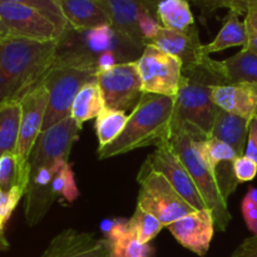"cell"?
I'll list each match as a JSON object with an SVG mask.
<instances>
[{
	"label": "cell",
	"instance_id": "obj_1",
	"mask_svg": "<svg viewBox=\"0 0 257 257\" xmlns=\"http://www.w3.org/2000/svg\"><path fill=\"white\" fill-rule=\"evenodd\" d=\"M60 39L40 42L0 35V103L22 99L54 63Z\"/></svg>",
	"mask_w": 257,
	"mask_h": 257
},
{
	"label": "cell",
	"instance_id": "obj_2",
	"mask_svg": "<svg viewBox=\"0 0 257 257\" xmlns=\"http://www.w3.org/2000/svg\"><path fill=\"white\" fill-rule=\"evenodd\" d=\"M210 57L200 64L182 69L180 88L176 94L172 117V133L185 132L196 141L210 138L218 107L211 93L215 85L226 84L211 67Z\"/></svg>",
	"mask_w": 257,
	"mask_h": 257
},
{
	"label": "cell",
	"instance_id": "obj_3",
	"mask_svg": "<svg viewBox=\"0 0 257 257\" xmlns=\"http://www.w3.org/2000/svg\"><path fill=\"white\" fill-rule=\"evenodd\" d=\"M175 99L145 93L128 115L124 130L110 145L98 150L99 160H108L148 146L166 145L172 136Z\"/></svg>",
	"mask_w": 257,
	"mask_h": 257
},
{
	"label": "cell",
	"instance_id": "obj_4",
	"mask_svg": "<svg viewBox=\"0 0 257 257\" xmlns=\"http://www.w3.org/2000/svg\"><path fill=\"white\" fill-rule=\"evenodd\" d=\"M109 52L117 54L122 63L136 62L142 55L143 48L136 45L110 24L87 30H74L69 27L60 38L55 59L97 70L98 58Z\"/></svg>",
	"mask_w": 257,
	"mask_h": 257
},
{
	"label": "cell",
	"instance_id": "obj_5",
	"mask_svg": "<svg viewBox=\"0 0 257 257\" xmlns=\"http://www.w3.org/2000/svg\"><path fill=\"white\" fill-rule=\"evenodd\" d=\"M201 142L202 141H196L187 133L176 132L172 133L168 145L185 165L186 170L197 186L207 208L212 212L215 225L221 231H226L232 217L228 211L227 202L221 195L215 175L203 158Z\"/></svg>",
	"mask_w": 257,
	"mask_h": 257
},
{
	"label": "cell",
	"instance_id": "obj_6",
	"mask_svg": "<svg viewBox=\"0 0 257 257\" xmlns=\"http://www.w3.org/2000/svg\"><path fill=\"white\" fill-rule=\"evenodd\" d=\"M97 70L55 59L42 82L48 92L43 131L70 115V109L83 85L95 79Z\"/></svg>",
	"mask_w": 257,
	"mask_h": 257
},
{
	"label": "cell",
	"instance_id": "obj_7",
	"mask_svg": "<svg viewBox=\"0 0 257 257\" xmlns=\"http://www.w3.org/2000/svg\"><path fill=\"white\" fill-rule=\"evenodd\" d=\"M137 181L140 183L137 206L155 216L165 227L196 211L148 160L141 167Z\"/></svg>",
	"mask_w": 257,
	"mask_h": 257
},
{
	"label": "cell",
	"instance_id": "obj_8",
	"mask_svg": "<svg viewBox=\"0 0 257 257\" xmlns=\"http://www.w3.org/2000/svg\"><path fill=\"white\" fill-rule=\"evenodd\" d=\"M143 93L175 98L180 88L183 64L178 58L152 45H146L136 60Z\"/></svg>",
	"mask_w": 257,
	"mask_h": 257
},
{
	"label": "cell",
	"instance_id": "obj_9",
	"mask_svg": "<svg viewBox=\"0 0 257 257\" xmlns=\"http://www.w3.org/2000/svg\"><path fill=\"white\" fill-rule=\"evenodd\" d=\"M104 98L105 107L109 109L132 112L145 94L137 63L127 62L114 65L107 70L95 73Z\"/></svg>",
	"mask_w": 257,
	"mask_h": 257
},
{
	"label": "cell",
	"instance_id": "obj_10",
	"mask_svg": "<svg viewBox=\"0 0 257 257\" xmlns=\"http://www.w3.org/2000/svg\"><path fill=\"white\" fill-rule=\"evenodd\" d=\"M22 102V122L18 140L17 157L22 177L29 182V158L33 147L43 131L45 110L48 104V92L43 82L35 85L20 99Z\"/></svg>",
	"mask_w": 257,
	"mask_h": 257
},
{
	"label": "cell",
	"instance_id": "obj_11",
	"mask_svg": "<svg viewBox=\"0 0 257 257\" xmlns=\"http://www.w3.org/2000/svg\"><path fill=\"white\" fill-rule=\"evenodd\" d=\"M0 35L49 42L60 39L63 32L34 8L17 3L0 2Z\"/></svg>",
	"mask_w": 257,
	"mask_h": 257
},
{
	"label": "cell",
	"instance_id": "obj_12",
	"mask_svg": "<svg viewBox=\"0 0 257 257\" xmlns=\"http://www.w3.org/2000/svg\"><path fill=\"white\" fill-rule=\"evenodd\" d=\"M80 130L77 122L68 115L48 130L42 131L30 153L29 173L54 165L58 161L68 162Z\"/></svg>",
	"mask_w": 257,
	"mask_h": 257
},
{
	"label": "cell",
	"instance_id": "obj_13",
	"mask_svg": "<svg viewBox=\"0 0 257 257\" xmlns=\"http://www.w3.org/2000/svg\"><path fill=\"white\" fill-rule=\"evenodd\" d=\"M157 150L148 156V162L156 171L162 173L178 195L192 206L195 210H205L207 208L205 200L201 196L197 186L193 182L192 177L186 170L185 165L176 156L168 143L156 147Z\"/></svg>",
	"mask_w": 257,
	"mask_h": 257
},
{
	"label": "cell",
	"instance_id": "obj_14",
	"mask_svg": "<svg viewBox=\"0 0 257 257\" xmlns=\"http://www.w3.org/2000/svg\"><path fill=\"white\" fill-rule=\"evenodd\" d=\"M115 30L132 40L136 45L145 49L146 43L140 30L141 17L152 14L157 17V7L160 0H95Z\"/></svg>",
	"mask_w": 257,
	"mask_h": 257
},
{
	"label": "cell",
	"instance_id": "obj_15",
	"mask_svg": "<svg viewBox=\"0 0 257 257\" xmlns=\"http://www.w3.org/2000/svg\"><path fill=\"white\" fill-rule=\"evenodd\" d=\"M65 163L68 162L58 161L54 165L29 173V182L25 192V220L29 226L38 225L57 200V196L53 191V180Z\"/></svg>",
	"mask_w": 257,
	"mask_h": 257
},
{
	"label": "cell",
	"instance_id": "obj_16",
	"mask_svg": "<svg viewBox=\"0 0 257 257\" xmlns=\"http://www.w3.org/2000/svg\"><path fill=\"white\" fill-rule=\"evenodd\" d=\"M215 220L208 208L196 210L167 226L180 245L196 255L203 257L210 250L215 232Z\"/></svg>",
	"mask_w": 257,
	"mask_h": 257
},
{
	"label": "cell",
	"instance_id": "obj_17",
	"mask_svg": "<svg viewBox=\"0 0 257 257\" xmlns=\"http://www.w3.org/2000/svg\"><path fill=\"white\" fill-rule=\"evenodd\" d=\"M40 257H110V251L104 238L67 228L50 241Z\"/></svg>",
	"mask_w": 257,
	"mask_h": 257
},
{
	"label": "cell",
	"instance_id": "obj_18",
	"mask_svg": "<svg viewBox=\"0 0 257 257\" xmlns=\"http://www.w3.org/2000/svg\"><path fill=\"white\" fill-rule=\"evenodd\" d=\"M147 45L157 48L167 54L178 58L182 62L183 68L200 64L207 55L203 54V44L200 40L197 28H188L187 30H172L161 28L158 34Z\"/></svg>",
	"mask_w": 257,
	"mask_h": 257
},
{
	"label": "cell",
	"instance_id": "obj_19",
	"mask_svg": "<svg viewBox=\"0 0 257 257\" xmlns=\"http://www.w3.org/2000/svg\"><path fill=\"white\" fill-rule=\"evenodd\" d=\"M211 98L225 112L245 118L248 122L257 119V84L228 83L215 85Z\"/></svg>",
	"mask_w": 257,
	"mask_h": 257
},
{
	"label": "cell",
	"instance_id": "obj_20",
	"mask_svg": "<svg viewBox=\"0 0 257 257\" xmlns=\"http://www.w3.org/2000/svg\"><path fill=\"white\" fill-rule=\"evenodd\" d=\"M211 67L228 83H252L257 84V54L242 49L225 60L210 59Z\"/></svg>",
	"mask_w": 257,
	"mask_h": 257
},
{
	"label": "cell",
	"instance_id": "obj_21",
	"mask_svg": "<svg viewBox=\"0 0 257 257\" xmlns=\"http://www.w3.org/2000/svg\"><path fill=\"white\" fill-rule=\"evenodd\" d=\"M68 24L74 30H87L110 24L109 18L95 0H55Z\"/></svg>",
	"mask_w": 257,
	"mask_h": 257
},
{
	"label": "cell",
	"instance_id": "obj_22",
	"mask_svg": "<svg viewBox=\"0 0 257 257\" xmlns=\"http://www.w3.org/2000/svg\"><path fill=\"white\" fill-rule=\"evenodd\" d=\"M248 122L245 118L231 114L218 108L210 138H216L230 146L238 157L245 155L248 136Z\"/></svg>",
	"mask_w": 257,
	"mask_h": 257
},
{
	"label": "cell",
	"instance_id": "obj_23",
	"mask_svg": "<svg viewBox=\"0 0 257 257\" xmlns=\"http://www.w3.org/2000/svg\"><path fill=\"white\" fill-rule=\"evenodd\" d=\"M22 122L20 99L0 103V157L7 153H15L19 140Z\"/></svg>",
	"mask_w": 257,
	"mask_h": 257
},
{
	"label": "cell",
	"instance_id": "obj_24",
	"mask_svg": "<svg viewBox=\"0 0 257 257\" xmlns=\"http://www.w3.org/2000/svg\"><path fill=\"white\" fill-rule=\"evenodd\" d=\"M105 108L104 98L97 80L87 83L78 92L70 109V117L82 128L83 123L89 119H95Z\"/></svg>",
	"mask_w": 257,
	"mask_h": 257
},
{
	"label": "cell",
	"instance_id": "obj_25",
	"mask_svg": "<svg viewBox=\"0 0 257 257\" xmlns=\"http://www.w3.org/2000/svg\"><path fill=\"white\" fill-rule=\"evenodd\" d=\"M246 43H247V37H246L245 24L240 20V15L237 13L228 10V14L226 15L218 34L212 42L203 44L202 52L203 54L210 57L212 53L222 52L231 47L243 48Z\"/></svg>",
	"mask_w": 257,
	"mask_h": 257
},
{
	"label": "cell",
	"instance_id": "obj_26",
	"mask_svg": "<svg viewBox=\"0 0 257 257\" xmlns=\"http://www.w3.org/2000/svg\"><path fill=\"white\" fill-rule=\"evenodd\" d=\"M157 17L161 25L166 29L183 32L195 25V18L188 0H160Z\"/></svg>",
	"mask_w": 257,
	"mask_h": 257
},
{
	"label": "cell",
	"instance_id": "obj_27",
	"mask_svg": "<svg viewBox=\"0 0 257 257\" xmlns=\"http://www.w3.org/2000/svg\"><path fill=\"white\" fill-rule=\"evenodd\" d=\"M127 120L128 115L125 114V112L109 109L105 107L95 118V135L99 142L98 150L110 145L124 130Z\"/></svg>",
	"mask_w": 257,
	"mask_h": 257
},
{
	"label": "cell",
	"instance_id": "obj_28",
	"mask_svg": "<svg viewBox=\"0 0 257 257\" xmlns=\"http://www.w3.org/2000/svg\"><path fill=\"white\" fill-rule=\"evenodd\" d=\"M108 245L110 257H152L155 252L151 243H141L131 228Z\"/></svg>",
	"mask_w": 257,
	"mask_h": 257
},
{
	"label": "cell",
	"instance_id": "obj_29",
	"mask_svg": "<svg viewBox=\"0 0 257 257\" xmlns=\"http://www.w3.org/2000/svg\"><path fill=\"white\" fill-rule=\"evenodd\" d=\"M130 228L136 233L141 243H150L165 226L153 215L137 206L132 217L128 220Z\"/></svg>",
	"mask_w": 257,
	"mask_h": 257
},
{
	"label": "cell",
	"instance_id": "obj_30",
	"mask_svg": "<svg viewBox=\"0 0 257 257\" xmlns=\"http://www.w3.org/2000/svg\"><path fill=\"white\" fill-rule=\"evenodd\" d=\"M17 187L27 192L28 183L22 177L15 153H7L0 157V190L8 193Z\"/></svg>",
	"mask_w": 257,
	"mask_h": 257
},
{
	"label": "cell",
	"instance_id": "obj_31",
	"mask_svg": "<svg viewBox=\"0 0 257 257\" xmlns=\"http://www.w3.org/2000/svg\"><path fill=\"white\" fill-rule=\"evenodd\" d=\"M201 152H202L203 158L210 166L211 171L222 162H235L236 158L238 157L237 153L232 150L225 142L216 138H208V140L201 142Z\"/></svg>",
	"mask_w": 257,
	"mask_h": 257
},
{
	"label": "cell",
	"instance_id": "obj_32",
	"mask_svg": "<svg viewBox=\"0 0 257 257\" xmlns=\"http://www.w3.org/2000/svg\"><path fill=\"white\" fill-rule=\"evenodd\" d=\"M0 2L17 3V4L27 5V7L34 8L38 12L44 14L48 19L52 20L63 33L69 28L68 20L65 19L59 4L55 0H0Z\"/></svg>",
	"mask_w": 257,
	"mask_h": 257
},
{
	"label": "cell",
	"instance_id": "obj_33",
	"mask_svg": "<svg viewBox=\"0 0 257 257\" xmlns=\"http://www.w3.org/2000/svg\"><path fill=\"white\" fill-rule=\"evenodd\" d=\"M53 191L57 197L62 196L68 202H74L79 197V191L75 185L74 173H73L69 162L65 163L55 175L54 180H53Z\"/></svg>",
	"mask_w": 257,
	"mask_h": 257
},
{
	"label": "cell",
	"instance_id": "obj_34",
	"mask_svg": "<svg viewBox=\"0 0 257 257\" xmlns=\"http://www.w3.org/2000/svg\"><path fill=\"white\" fill-rule=\"evenodd\" d=\"M25 195V190L17 187L10 192L5 193L0 190V236H5L4 227L7 221L12 216L13 211L17 208L18 203Z\"/></svg>",
	"mask_w": 257,
	"mask_h": 257
},
{
	"label": "cell",
	"instance_id": "obj_35",
	"mask_svg": "<svg viewBox=\"0 0 257 257\" xmlns=\"http://www.w3.org/2000/svg\"><path fill=\"white\" fill-rule=\"evenodd\" d=\"M233 171H235V176L237 178L238 183L248 182V181H252L256 177L257 162L243 155L235 160V162H233Z\"/></svg>",
	"mask_w": 257,
	"mask_h": 257
},
{
	"label": "cell",
	"instance_id": "obj_36",
	"mask_svg": "<svg viewBox=\"0 0 257 257\" xmlns=\"http://www.w3.org/2000/svg\"><path fill=\"white\" fill-rule=\"evenodd\" d=\"M243 24H245L247 43L242 49L250 50L257 54V7L246 13Z\"/></svg>",
	"mask_w": 257,
	"mask_h": 257
},
{
	"label": "cell",
	"instance_id": "obj_37",
	"mask_svg": "<svg viewBox=\"0 0 257 257\" xmlns=\"http://www.w3.org/2000/svg\"><path fill=\"white\" fill-rule=\"evenodd\" d=\"M138 25H140L141 34H142L146 45H147V43L150 40H152L158 34L160 29L162 28L160 20H158V17L152 14H143L141 17Z\"/></svg>",
	"mask_w": 257,
	"mask_h": 257
},
{
	"label": "cell",
	"instance_id": "obj_38",
	"mask_svg": "<svg viewBox=\"0 0 257 257\" xmlns=\"http://www.w3.org/2000/svg\"><path fill=\"white\" fill-rule=\"evenodd\" d=\"M188 2L200 8L203 15H211L221 8H227L230 10L232 5V0H188Z\"/></svg>",
	"mask_w": 257,
	"mask_h": 257
},
{
	"label": "cell",
	"instance_id": "obj_39",
	"mask_svg": "<svg viewBox=\"0 0 257 257\" xmlns=\"http://www.w3.org/2000/svg\"><path fill=\"white\" fill-rule=\"evenodd\" d=\"M245 156L257 162V119H252L248 124L247 145H246Z\"/></svg>",
	"mask_w": 257,
	"mask_h": 257
},
{
	"label": "cell",
	"instance_id": "obj_40",
	"mask_svg": "<svg viewBox=\"0 0 257 257\" xmlns=\"http://www.w3.org/2000/svg\"><path fill=\"white\" fill-rule=\"evenodd\" d=\"M232 257H257V236L243 241Z\"/></svg>",
	"mask_w": 257,
	"mask_h": 257
},
{
	"label": "cell",
	"instance_id": "obj_41",
	"mask_svg": "<svg viewBox=\"0 0 257 257\" xmlns=\"http://www.w3.org/2000/svg\"><path fill=\"white\" fill-rule=\"evenodd\" d=\"M241 210H242L243 218H245V222L247 225V227L250 225H252L253 222L257 221V205L253 203L250 198H247L245 196V198L242 200L241 203Z\"/></svg>",
	"mask_w": 257,
	"mask_h": 257
},
{
	"label": "cell",
	"instance_id": "obj_42",
	"mask_svg": "<svg viewBox=\"0 0 257 257\" xmlns=\"http://www.w3.org/2000/svg\"><path fill=\"white\" fill-rule=\"evenodd\" d=\"M257 7V0H232L231 9L232 12L237 13L238 15H242L248 12L252 8Z\"/></svg>",
	"mask_w": 257,
	"mask_h": 257
},
{
	"label": "cell",
	"instance_id": "obj_43",
	"mask_svg": "<svg viewBox=\"0 0 257 257\" xmlns=\"http://www.w3.org/2000/svg\"><path fill=\"white\" fill-rule=\"evenodd\" d=\"M246 197L250 198L253 203H256L257 205V188H255V187L248 188L247 193H246Z\"/></svg>",
	"mask_w": 257,
	"mask_h": 257
},
{
	"label": "cell",
	"instance_id": "obj_44",
	"mask_svg": "<svg viewBox=\"0 0 257 257\" xmlns=\"http://www.w3.org/2000/svg\"><path fill=\"white\" fill-rule=\"evenodd\" d=\"M9 248V242L5 236H0V251H7Z\"/></svg>",
	"mask_w": 257,
	"mask_h": 257
},
{
	"label": "cell",
	"instance_id": "obj_45",
	"mask_svg": "<svg viewBox=\"0 0 257 257\" xmlns=\"http://www.w3.org/2000/svg\"><path fill=\"white\" fill-rule=\"evenodd\" d=\"M248 228H250V231L253 233V235L257 236V221H256V222H253L252 225L248 226Z\"/></svg>",
	"mask_w": 257,
	"mask_h": 257
}]
</instances>
